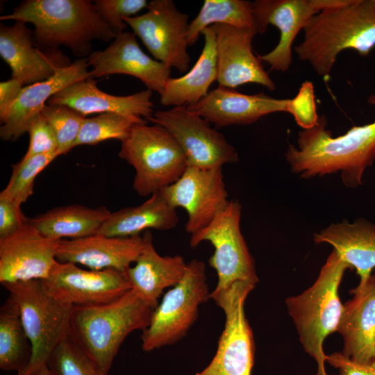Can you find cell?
<instances>
[{"instance_id":"38","label":"cell","mask_w":375,"mask_h":375,"mask_svg":"<svg viewBox=\"0 0 375 375\" xmlns=\"http://www.w3.org/2000/svg\"><path fill=\"white\" fill-rule=\"evenodd\" d=\"M287 112L291 114L297 124L303 129L312 128L318 122L319 116L315 97L314 86L311 81H304L297 95L289 99Z\"/></svg>"},{"instance_id":"14","label":"cell","mask_w":375,"mask_h":375,"mask_svg":"<svg viewBox=\"0 0 375 375\" xmlns=\"http://www.w3.org/2000/svg\"><path fill=\"white\" fill-rule=\"evenodd\" d=\"M42 281L56 297L72 306L107 303L131 289L125 272L84 269L76 264L59 261Z\"/></svg>"},{"instance_id":"11","label":"cell","mask_w":375,"mask_h":375,"mask_svg":"<svg viewBox=\"0 0 375 375\" xmlns=\"http://www.w3.org/2000/svg\"><path fill=\"white\" fill-rule=\"evenodd\" d=\"M147 11L124 22L133 30L154 59L180 72L188 70V16L180 12L172 0H153Z\"/></svg>"},{"instance_id":"4","label":"cell","mask_w":375,"mask_h":375,"mask_svg":"<svg viewBox=\"0 0 375 375\" xmlns=\"http://www.w3.org/2000/svg\"><path fill=\"white\" fill-rule=\"evenodd\" d=\"M155 308L132 288L107 303L73 306L69 335L108 374L124 340L148 327Z\"/></svg>"},{"instance_id":"33","label":"cell","mask_w":375,"mask_h":375,"mask_svg":"<svg viewBox=\"0 0 375 375\" xmlns=\"http://www.w3.org/2000/svg\"><path fill=\"white\" fill-rule=\"evenodd\" d=\"M57 375H107L69 335L55 348L47 364Z\"/></svg>"},{"instance_id":"8","label":"cell","mask_w":375,"mask_h":375,"mask_svg":"<svg viewBox=\"0 0 375 375\" xmlns=\"http://www.w3.org/2000/svg\"><path fill=\"white\" fill-rule=\"evenodd\" d=\"M205 263L193 259L182 279L169 289L155 308L141 335L142 349L149 352L183 339L199 317L201 305L210 299Z\"/></svg>"},{"instance_id":"21","label":"cell","mask_w":375,"mask_h":375,"mask_svg":"<svg viewBox=\"0 0 375 375\" xmlns=\"http://www.w3.org/2000/svg\"><path fill=\"white\" fill-rule=\"evenodd\" d=\"M289 99H277L263 93L245 94L219 85L195 104L186 106L217 128L251 124L262 117L287 112Z\"/></svg>"},{"instance_id":"10","label":"cell","mask_w":375,"mask_h":375,"mask_svg":"<svg viewBox=\"0 0 375 375\" xmlns=\"http://www.w3.org/2000/svg\"><path fill=\"white\" fill-rule=\"evenodd\" d=\"M242 206L238 200L230 201L205 228L191 235L190 244L195 248L203 242H209L214 252L208 260L217 275L212 291L226 289L237 281L255 285L259 279L254 260L240 229Z\"/></svg>"},{"instance_id":"23","label":"cell","mask_w":375,"mask_h":375,"mask_svg":"<svg viewBox=\"0 0 375 375\" xmlns=\"http://www.w3.org/2000/svg\"><path fill=\"white\" fill-rule=\"evenodd\" d=\"M87 58H80L57 70L49 78L24 86L8 117L0 127L3 140L15 141L26 132L31 120L40 114L48 100L69 85L90 78Z\"/></svg>"},{"instance_id":"16","label":"cell","mask_w":375,"mask_h":375,"mask_svg":"<svg viewBox=\"0 0 375 375\" xmlns=\"http://www.w3.org/2000/svg\"><path fill=\"white\" fill-rule=\"evenodd\" d=\"M216 38L219 85L234 89L246 83L261 85L274 90L276 85L252 50L258 33L253 28L216 24L210 26Z\"/></svg>"},{"instance_id":"24","label":"cell","mask_w":375,"mask_h":375,"mask_svg":"<svg viewBox=\"0 0 375 375\" xmlns=\"http://www.w3.org/2000/svg\"><path fill=\"white\" fill-rule=\"evenodd\" d=\"M93 78L75 82L57 92L49 105L67 106L84 116L90 114L116 112L149 120L153 115L152 91L147 89L127 96H116L101 90Z\"/></svg>"},{"instance_id":"41","label":"cell","mask_w":375,"mask_h":375,"mask_svg":"<svg viewBox=\"0 0 375 375\" xmlns=\"http://www.w3.org/2000/svg\"><path fill=\"white\" fill-rule=\"evenodd\" d=\"M23 88V84L13 78L0 83L1 124H3L6 120Z\"/></svg>"},{"instance_id":"18","label":"cell","mask_w":375,"mask_h":375,"mask_svg":"<svg viewBox=\"0 0 375 375\" xmlns=\"http://www.w3.org/2000/svg\"><path fill=\"white\" fill-rule=\"evenodd\" d=\"M22 21L1 24L0 56L12 72V78L23 85L44 81L58 69L72 64L60 51H44L34 41L33 32Z\"/></svg>"},{"instance_id":"34","label":"cell","mask_w":375,"mask_h":375,"mask_svg":"<svg viewBox=\"0 0 375 375\" xmlns=\"http://www.w3.org/2000/svg\"><path fill=\"white\" fill-rule=\"evenodd\" d=\"M60 154L58 152L33 156L13 165L11 176L0 196L22 204L33 194L37 176Z\"/></svg>"},{"instance_id":"6","label":"cell","mask_w":375,"mask_h":375,"mask_svg":"<svg viewBox=\"0 0 375 375\" xmlns=\"http://www.w3.org/2000/svg\"><path fill=\"white\" fill-rule=\"evenodd\" d=\"M119 156L135 169L133 188L151 196L175 183L188 166L185 154L162 126L135 124L121 142Z\"/></svg>"},{"instance_id":"13","label":"cell","mask_w":375,"mask_h":375,"mask_svg":"<svg viewBox=\"0 0 375 375\" xmlns=\"http://www.w3.org/2000/svg\"><path fill=\"white\" fill-rule=\"evenodd\" d=\"M160 192L172 206L186 211L185 228L191 235L207 226L230 201L222 168L188 165L175 183Z\"/></svg>"},{"instance_id":"1","label":"cell","mask_w":375,"mask_h":375,"mask_svg":"<svg viewBox=\"0 0 375 375\" xmlns=\"http://www.w3.org/2000/svg\"><path fill=\"white\" fill-rule=\"evenodd\" d=\"M369 103L375 104V94ZM323 115L311 128L298 133L297 147L290 145L285 158L292 171L304 178L340 172L344 185L356 188L362 183L365 170L375 160V120L354 126L333 137Z\"/></svg>"},{"instance_id":"44","label":"cell","mask_w":375,"mask_h":375,"mask_svg":"<svg viewBox=\"0 0 375 375\" xmlns=\"http://www.w3.org/2000/svg\"><path fill=\"white\" fill-rule=\"evenodd\" d=\"M374 3H375V0H374Z\"/></svg>"},{"instance_id":"15","label":"cell","mask_w":375,"mask_h":375,"mask_svg":"<svg viewBox=\"0 0 375 375\" xmlns=\"http://www.w3.org/2000/svg\"><path fill=\"white\" fill-rule=\"evenodd\" d=\"M59 240L44 236L28 221L0 239V283L47 278L58 261Z\"/></svg>"},{"instance_id":"9","label":"cell","mask_w":375,"mask_h":375,"mask_svg":"<svg viewBox=\"0 0 375 375\" xmlns=\"http://www.w3.org/2000/svg\"><path fill=\"white\" fill-rule=\"evenodd\" d=\"M255 287L250 282L237 281L226 289L210 292V299L224 313V326L215 356L194 375H251L256 345L244 305Z\"/></svg>"},{"instance_id":"26","label":"cell","mask_w":375,"mask_h":375,"mask_svg":"<svg viewBox=\"0 0 375 375\" xmlns=\"http://www.w3.org/2000/svg\"><path fill=\"white\" fill-rule=\"evenodd\" d=\"M143 237L144 248L134 265L125 273L131 288L156 307L163 291L182 279L188 263L180 255L160 256L153 246L149 231H144Z\"/></svg>"},{"instance_id":"29","label":"cell","mask_w":375,"mask_h":375,"mask_svg":"<svg viewBox=\"0 0 375 375\" xmlns=\"http://www.w3.org/2000/svg\"><path fill=\"white\" fill-rule=\"evenodd\" d=\"M111 213L104 206L73 204L52 208L28 221L47 238L77 239L98 233Z\"/></svg>"},{"instance_id":"36","label":"cell","mask_w":375,"mask_h":375,"mask_svg":"<svg viewBox=\"0 0 375 375\" xmlns=\"http://www.w3.org/2000/svg\"><path fill=\"white\" fill-rule=\"evenodd\" d=\"M93 3L101 19L117 35L125 31L127 24L124 19L137 16L149 3L146 0H96Z\"/></svg>"},{"instance_id":"20","label":"cell","mask_w":375,"mask_h":375,"mask_svg":"<svg viewBox=\"0 0 375 375\" xmlns=\"http://www.w3.org/2000/svg\"><path fill=\"white\" fill-rule=\"evenodd\" d=\"M144 246L143 235L112 237L97 233L58 242L56 259L81 265L90 269H116L126 272L137 260Z\"/></svg>"},{"instance_id":"39","label":"cell","mask_w":375,"mask_h":375,"mask_svg":"<svg viewBox=\"0 0 375 375\" xmlns=\"http://www.w3.org/2000/svg\"><path fill=\"white\" fill-rule=\"evenodd\" d=\"M28 221L22 210L21 204L0 196V239L16 232Z\"/></svg>"},{"instance_id":"40","label":"cell","mask_w":375,"mask_h":375,"mask_svg":"<svg viewBox=\"0 0 375 375\" xmlns=\"http://www.w3.org/2000/svg\"><path fill=\"white\" fill-rule=\"evenodd\" d=\"M326 362L337 369L340 375H375V361L369 365H360L353 362L342 352L326 355Z\"/></svg>"},{"instance_id":"30","label":"cell","mask_w":375,"mask_h":375,"mask_svg":"<svg viewBox=\"0 0 375 375\" xmlns=\"http://www.w3.org/2000/svg\"><path fill=\"white\" fill-rule=\"evenodd\" d=\"M32 357V346L18 304L9 295L0 308V368L22 375Z\"/></svg>"},{"instance_id":"28","label":"cell","mask_w":375,"mask_h":375,"mask_svg":"<svg viewBox=\"0 0 375 375\" xmlns=\"http://www.w3.org/2000/svg\"><path fill=\"white\" fill-rule=\"evenodd\" d=\"M178 222L176 209L172 206L161 192H158L142 203L112 212L98 233L112 237L140 235L153 228L167 231Z\"/></svg>"},{"instance_id":"5","label":"cell","mask_w":375,"mask_h":375,"mask_svg":"<svg viewBox=\"0 0 375 375\" xmlns=\"http://www.w3.org/2000/svg\"><path fill=\"white\" fill-rule=\"evenodd\" d=\"M349 266L333 250L315 283L301 294L285 300L304 351L315 360V375H328L324 340L337 331L343 310L339 288Z\"/></svg>"},{"instance_id":"2","label":"cell","mask_w":375,"mask_h":375,"mask_svg":"<svg viewBox=\"0 0 375 375\" xmlns=\"http://www.w3.org/2000/svg\"><path fill=\"white\" fill-rule=\"evenodd\" d=\"M0 19L31 23L38 48L56 51L65 46L80 58L91 54L94 40L108 42L117 37L89 0H25Z\"/></svg>"},{"instance_id":"31","label":"cell","mask_w":375,"mask_h":375,"mask_svg":"<svg viewBox=\"0 0 375 375\" xmlns=\"http://www.w3.org/2000/svg\"><path fill=\"white\" fill-rule=\"evenodd\" d=\"M216 24L256 30L252 2L245 0L204 1L199 13L189 24L188 45L194 44L206 28Z\"/></svg>"},{"instance_id":"19","label":"cell","mask_w":375,"mask_h":375,"mask_svg":"<svg viewBox=\"0 0 375 375\" xmlns=\"http://www.w3.org/2000/svg\"><path fill=\"white\" fill-rule=\"evenodd\" d=\"M256 30L264 33L269 24L280 32L277 45L269 53L257 55L270 69L286 72L292 63V43L301 30L319 11L312 0H256L252 2Z\"/></svg>"},{"instance_id":"22","label":"cell","mask_w":375,"mask_h":375,"mask_svg":"<svg viewBox=\"0 0 375 375\" xmlns=\"http://www.w3.org/2000/svg\"><path fill=\"white\" fill-rule=\"evenodd\" d=\"M353 298L343 305L337 328L343 338L342 351L360 365L375 361V276L349 291Z\"/></svg>"},{"instance_id":"43","label":"cell","mask_w":375,"mask_h":375,"mask_svg":"<svg viewBox=\"0 0 375 375\" xmlns=\"http://www.w3.org/2000/svg\"><path fill=\"white\" fill-rule=\"evenodd\" d=\"M373 272H374V274H373L375 276V269H374Z\"/></svg>"},{"instance_id":"12","label":"cell","mask_w":375,"mask_h":375,"mask_svg":"<svg viewBox=\"0 0 375 375\" xmlns=\"http://www.w3.org/2000/svg\"><path fill=\"white\" fill-rule=\"evenodd\" d=\"M165 128L177 141L188 164L203 169L222 168L238 161V153L225 136L186 106L158 110L149 119Z\"/></svg>"},{"instance_id":"42","label":"cell","mask_w":375,"mask_h":375,"mask_svg":"<svg viewBox=\"0 0 375 375\" xmlns=\"http://www.w3.org/2000/svg\"><path fill=\"white\" fill-rule=\"evenodd\" d=\"M31 375H57L47 365H44Z\"/></svg>"},{"instance_id":"37","label":"cell","mask_w":375,"mask_h":375,"mask_svg":"<svg viewBox=\"0 0 375 375\" xmlns=\"http://www.w3.org/2000/svg\"><path fill=\"white\" fill-rule=\"evenodd\" d=\"M26 132L29 135V144L21 160L25 161L42 154L54 152L59 153L56 135L41 112L31 120Z\"/></svg>"},{"instance_id":"35","label":"cell","mask_w":375,"mask_h":375,"mask_svg":"<svg viewBox=\"0 0 375 375\" xmlns=\"http://www.w3.org/2000/svg\"><path fill=\"white\" fill-rule=\"evenodd\" d=\"M41 114L51 126L58 142L60 155L75 147L85 116L65 105L44 106Z\"/></svg>"},{"instance_id":"3","label":"cell","mask_w":375,"mask_h":375,"mask_svg":"<svg viewBox=\"0 0 375 375\" xmlns=\"http://www.w3.org/2000/svg\"><path fill=\"white\" fill-rule=\"evenodd\" d=\"M303 31L295 53L318 76L327 78L342 51L351 49L366 56L375 47L374 0H346L325 8L309 20Z\"/></svg>"},{"instance_id":"17","label":"cell","mask_w":375,"mask_h":375,"mask_svg":"<svg viewBox=\"0 0 375 375\" xmlns=\"http://www.w3.org/2000/svg\"><path fill=\"white\" fill-rule=\"evenodd\" d=\"M92 67L90 76L126 74L140 79L152 92L160 94L170 78L171 67L151 58L140 48L133 32L124 31L103 51H92L87 58Z\"/></svg>"},{"instance_id":"25","label":"cell","mask_w":375,"mask_h":375,"mask_svg":"<svg viewBox=\"0 0 375 375\" xmlns=\"http://www.w3.org/2000/svg\"><path fill=\"white\" fill-rule=\"evenodd\" d=\"M317 243H327L359 276L363 286L375 269V224L360 218L332 224L313 235Z\"/></svg>"},{"instance_id":"7","label":"cell","mask_w":375,"mask_h":375,"mask_svg":"<svg viewBox=\"0 0 375 375\" xmlns=\"http://www.w3.org/2000/svg\"><path fill=\"white\" fill-rule=\"evenodd\" d=\"M18 304L32 346L31 362L22 375L47 365L51 354L69 333L73 306L56 297L42 280L3 283Z\"/></svg>"},{"instance_id":"32","label":"cell","mask_w":375,"mask_h":375,"mask_svg":"<svg viewBox=\"0 0 375 375\" xmlns=\"http://www.w3.org/2000/svg\"><path fill=\"white\" fill-rule=\"evenodd\" d=\"M142 117L116 112H105L85 118L82 124L75 147L94 145L107 140L123 141L135 124L147 123Z\"/></svg>"},{"instance_id":"27","label":"cell","mask_w":375,"mask_h":375,"mask_svg":"<svg viewBox=\"0 0 375 375\" xmlns=\"http://www.w3.org/2000/svg\"><path fill=\"white\" fill-rule=\"evenodd\" d=\"M204 45L192 68L178 78H169L160 94L162 106H188L199 102L209 92L217 78L216 38L211 26L201 33Z\"/></svg>"}]
</instances>
